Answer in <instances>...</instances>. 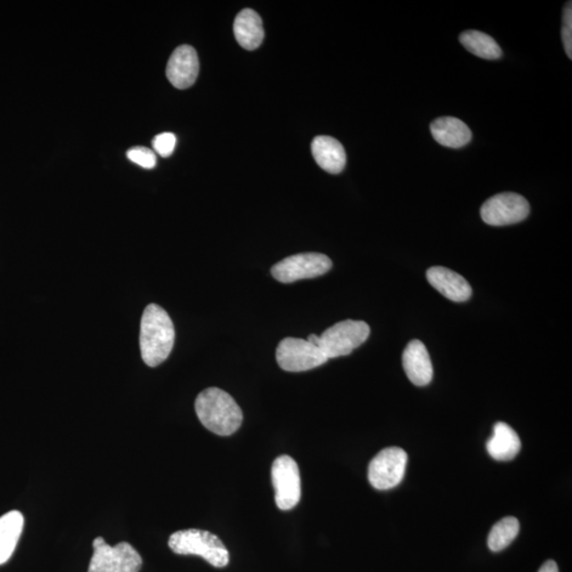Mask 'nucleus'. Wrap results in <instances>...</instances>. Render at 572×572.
I'll list each match as a JSON object with an SVG mask.
<instances>
[{"mask_svg": "<svg viewBox=\"0 0 572 572\" xmlns=\"http://www.w3.org/2000/svg\"><path fill=\"white\" fill-rule=\"evenodd\" d=\"M152 145L157 154H160L162 157L171 156L175 146H177V136L172 133L157 135L156 137L153 139Z\"/></svg>", "mask_w": 572, "mask_h": 572, "instance_id": "4be33fe9", "label": "nucleus"}, {"mask_svg": "<svg viewBox=\"0 0 572 572\" xmlns=\"http://www.w3.org/2000/svg\"><path fill=\"white\" fill-rule=\"evenodd\" d=\"M25 519L20 511H10L0 518V565L7 563L20 541Z\"/></svg>", "mask_w": 572, "mask_h": 572, "instance_id": "a211bd4d", "label": "nucleus"}, {"mask_svg": "<svg viewBox=\"0 0 572 572\" xmlns=\"http://www.w3.org/2000/svg\"><path fill=\"white\" fill-rule=\"evenodd\" d=\"M271 481L277 507L287 511L298 505L302 498V479L298 464L292 457L282 455L276 459L271 467Z\"/></svg>", "mask_w": 572, "mask_h": 572, "instance_id": "1a4fd4ad", "label": "nucleus"}, {"mask_svg": "<svg viewBox=\"0 0 572 572\" xmlns=\"http://www.w3.org/2000/svg\"><path fill=\"white\" fill-rule=\"evenodd\" d=\"M311 153L317 164L331 174L341 173L347 162L343 145L328 136L316 137L311 143Z\"/></svg>", "mask_w": 572, "mask_h": 572, "instance_id": "2eb2a0df", "label": "nucleus"}, {"mask_svg": "<svg viewBox=\"0 0 572 572\" xmlns=\"http://www.w3.org/2000/svg\"><path fill=\"white\" fill-rule=\"evenodd\" d=\"M93 548L88 572H139L143 566L140 554L128 543H119L112 547L104 537H97Z\"/></svg>", "mask_w": 572, "mask_h": 572, "instance_id": "39448f33", "label": "nucleus"}, {"mask_svg": "<svg viewBox=\"0 0 572 572\" xmlns=\"http://www.w3.org/2000/svg\"><path fill=\"white\" fill-rule=\"evenodd\" d=\"M519 532L518 518L508 517L493 526L488 539V546L492 551L500 552L511 543Z\"/></svg>", "mask_w": 572, "mask_h": 572, "instance_id": "aec40b11", "label": "nucleus"}, {"mask_svg": "<svg viewBox=\"0 0 572 572\" xmlns=\"http://www.w3.org/2000/svg\"><path fill=\"white\" fill-rule=\"evenodd\" d=\"M409 456L401 447H387L372 459L368 479L373 488L386 491L395 488L403 480Z\"/></svg>", "mask_w": 572, "mask_h": 572, "instance_id": "0eeeda50", "label": "nucleus"}, {"mask_svg": "<svg viewBox=\"0 0 572 572\" xmlns=\"http://www.w3.org/2000/svg\"><path fill=\"white\" fill-rule=\"evenodd\" d=\"M234 32L241 47L246 50L257 49L264 38L261 17L252 9L241 11L236 17Z\"/></svg>", "mask_w": 572, "mask_h": 572, "instance_id": "f3484780", "label": "nucleus"}, {"mask_svg": "<svg viewBox=\"0 0 572 572\" xmlns=\"http://www.w3.org/2000/svg\"><path fill=\"white\" fill-rule=\"evenodd\" d=\"M460 43L469 53L485 60L502 58V51L494 38L484 32L468 30L461 33Z\"/></svg>", "mask_w": 572, "mask_h": 572, "instance_id": "6ab92c4d", "label": "nucleus"}, {"mask_svg": "<svg viewBox=\"0 0 572 572\" xmlns=\"http://www.w3.org/2000/svg\"><path fill=\"white\" fill-rule=\"evenodd\" d=\"M403 367L407 377L416 386H427L432 382L434 369L428 351L420 341L407 344L403 353Z\"/></svg>", "mask_w": 572, "mask_h": 572, "instance_id": "ddd939ff", "label": "nucleus"}, {"mask_svg": "<svg viewBox=\"0 0 572 572\" xmlns=\"http://www.w3.org/2000/svg\"><path fill=\"white\" fill-rule=\"evenodd\" d=\"M169 547L180 556H198L213 566L223 568L229 564V552L222 541L211 532L187 529L175 532L169 539Z\"/></svg>", "mask_w": 572, "mask_h": 572, "instance_id": "7ed1b4c3", "label": "nucleus"}, {"mask_svg": "<svg viewBox=\"0 0 572 572\" xmlns=\"http://www.w3.org/2000/svg\"><path fill=\"white\" fill-rule=\"evenodd\" d=\"M539 572H559V568L557 563L551 560L542 566Z\"/></svg>", "mask_w": 572, "mask_h": 572, "instance_id": "b1692460", "label": "nucleus"}, {"mask_svg": "<svg viewBox=\"0 0 572 572\" xmlns=\"http://www.w3.org/2000/svg\"><path fill=\"white\" fill-rule=\"evenodd\" d=\"M175 330L172 319L160 305L152 303L144 311L140 326V351L145 364L154 368L169 358Z\"/></svg>", "mask_w": 572, "mask_h": 572, "instance_id": "f257e3e1", "label": "nucleus"}, {"mask_svg": "<svg viewBox=\"0 0 572 572\" xmlns=\"http://www.w3.org/2000/svg\"><path fill=\"white\" fill-rule=\"evenodd\" d=\"M433 137L441 145L459 149L472 140L471 129L460 119L442 117L430 124Z\"/></svg>", "mask_w": 572, "mask_h": 572, "instance_id": "4468645a", "label": "nucleus"}, {"mask_svg": "<svg viewBox=\"0 0 572 572\" xmlns=\"http://www.w3.org/2000/svg\"><path fill=\"white\" fill-rule=\"evenodd\" d=\"M427 276L430 286L452 302H467L472 296L469 283L454 270L435 266L427 270Z\"/></svg>", "mask_w": 572, "mask_h": 572, "instance_id": "f8f14e48", "label": "nucleus"}, {"mask_svg": "<svg viewBox=\"0 0 572 572\" xmlns=\"http://www.w3.org/2000/svg\"><path fill=\"white\" fill-rule=\"evenodd\" d=\"M530 205L522 195L505 192L489 198L480 214L484 222L491 226H507L522 222L528 217Z\"/></svg>", "mask_w": 572, "mask_h": 572, "instance_id": "9d476101", "label": "nucleus"}, {"mask_svg": "<svg viewBox=\"0 0 572 572\" xmlns=\"http://www.w3.org/2000/svg\"><path fill=\"white\" fill-rule=\"evenodd\" d=\"M522 442L515 430L507 423L498 422L494 433L486 444V450L497 461H510L518 456Z\"/></svg>", "mask_w": 572, "mask_h": 572, "instance_id": "dca6fc26", "label": "nucleus"}, {"mask_svg": "<svg viewBox=\"0 0 572 572\" xmlns=\"http://www.w3.org/2000/svg\"><path fill=\"white\" fill-rule=\"evenodd\" d=\"M370 336V327L361 320H344L322 333L319 348L327 360L352 353Z\"/></svg>", "mask_w": 572, "mask_h": 572, "instance_id": "20e7f679", "label": "nucleus"}, {"mask_svg": "<svg viewBox=\"0 0 572 572\" xmlns=\"http://www.w3.org/2000/svg\"><path fill=\"white\" fill-rule=\"evenodd\" d=\"M562 37L566 54L572 59V8L571 2L566 4L563 15Z\"/></svg>", "mask_w": 572, "mask_h": 572, "instance_id": "5701e85b", "label": "nucleus"}, {"mask_svg": "<svg viewBox=\"0 0 572 572\" xmlns=\"http://www.w3.org/2000/svg\"><path fill=\"white\" fill-rule=\"evenodd\" d=\"M276 359L281 369L288 372H303L326 364L328 361L319 345L307 339L286 337L278 344Z\"/></svg>", "mask_w": 572, "mask_h": 572, "instance_id": "423d86ee", "label": "nucleus"}, {"mask_svg": "<svg viewBox=\"0 0 572 572\" xmlns=\"http://www.w3.org/2000/svg\"><path fill=\"white\" fill-rule=\"evenodd\" d=\"M129 161L145 169L155 168L157 158L155 153L145 146H136L127 153Z\"/></svg>", "mask_w": 572, "mask_h": 572, "instance_id": "412c9836", "label": "nucleus"}, {"mask_svg": "<svg viewBox=\"0 0 572 572\" xmlns=\"http://www.w3.org/2000/svg\"><path fill=\"white\" fill-rule=\"evenodd\" d=\"M332 269L331 259L326 254L307 253L283 259L271 268V275L281 283H293L316 278Z\"/></svg>", "mask_w": 572, "mask_h": 572, "instance_id": "6e6552de", "label": "nucleus"}, {"mask_svg": "<svg viewBox=\"0 0 572 572\" xmlns=\"http://www.w3.org/2000/svg\"><path fill=\"white\" fill-rule=\"evenodd\" d=\"M195 411L203 427L222 437L235 434L243 422L240 406L220 388H207L198 394Z\"/></svg>", "mask_w": 572, "mask_h": 572, "instance_id": "f03ea898", "label": "nucleus"}, {"mask_svg": "<svg viewBox=\"0 0 572 572\" xmlns=\"http://www.w3.org/2000/svg\"><path fill=\"white\" fill-rule=\"evenodd\" d=\"M200 72V61L196 51L189 45H183L174 50L168 62L167 77L174 87L187 89L196 81Z\"/></svg>", "mask_w": 572, "mask_h": 572, "instance_id": "9b49d317", "label": "nucleus"}]
</instances>
